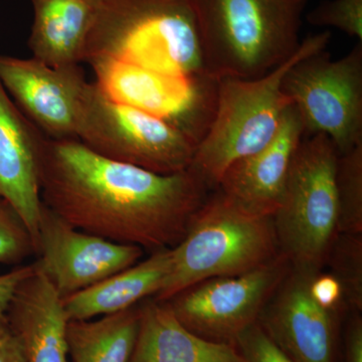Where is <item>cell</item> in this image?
Listing matches in <instances>:
<instances>
[{
  "instance_id": "6da1fadb",
  "label": "cell",
  "mask_w": 362,
  "mask_h": 362,
  "mask_svg": "<svg viewBox=\"0 0 362 362\" xmlns=\"http://www.w3.org/2000/svg\"><path fill=\"white\" fill-rule=\"evenodd\" d=\"M40 188L42 204L74 228L151 252L182 240L209 189L190 169L159 175L47 137Z\"/></svg>"
},
{
  "instance_id": "7a4b0ae2",
  "label": "cell",
  "mask_w": 362,
  "mask_h": 362,
  "mask_svg": "<svg viewBox=\"0 0 362 362\" xmlns=\"http://www.w3.org/2000/svg\"><path fill=\"white\" fill-rule=\"evenodd\" d=\"M308 0H190L207 75L263 77L291 58Z\"/></svg>"
},
{
  "instance_id": "3957f363",
  "label": "cell",
  "mask_w": 362,
  "mask_h": 362,
  "mask_svg": "<svg viewBox=\"0 0 362 362\" xmlns=\"http://www.w3.org/2000/svg\"><path fill=\"white\" fill-rule=\"evenodd\" d=\"M116 61L177 76L204 75L190 0H100L83 63Z\"/></svg>"
},
{
  "instance_id": "277c9868",
  "label": "cell",
  "mask_w": 362,
  "mask_h": 362,
  "mask_svg": "<svg viewBox=\"0 0 362 362\" xmlns=\"http://www.w3.org/2000/svg\"><path fill=\"white\" fill-rule=\"evenodd\" d=\"M330 39V32L309 35L291 58L263 77L218 80L213 122L197 145L188 169L209 188H216L233 163L265 147L292 105L282 90L286 73L300 59L326 49Z\"/></svg>"
},
{
  "instance_id": "5b68a950",
  "label": "cell",
  "mask_w": 362,
  "mask_h": 362,
  "mask_svg": "<svg viewBox=\"0 0 362 362\" xmlns=\"http://www.w3.org/2000/svg\"><path fill=\"white\" fill-rule=\"evenodd\" d=\"M280 255L273 216L247 211L218 189L173 247L170 273L154 299L168 301L202 281L256 270Z\"/></svg>"
},
{
  "instance_id": "8992f818",
  "label": "cell",
  "mask_w": 362,
  "mask_h": 362,
  "mask_svg": "<svg viewBox=\"0 0 362 362\" xmlns=\"http://www.w3.org/2000/svg\"><path fill=\"white\" fill-rule=\"evenodd\" d=\"M338 153L326 136L304 137L273 214L281 254L292 268L323 270L338 235Z\"/></svg>"
},
{
  "instance_id": "52a82bcc",
  "label": "cell",
  "mask_w": 362,
  "mask_h": 362,
  "mask_svg": "<svg viewBox=\"0 0 362 362\" xmlns=\"http://www.w3.org/2000/svg\"><path fill=\"white\" fill-rule=\"evenodd\" d=\"M77 140L99 156L159 175L188 170L197 146L175 126L114 101L88 81L78 101Z\"/></svg>"
},
{
  "instance_id": "ba28073f",
  "label": "cell",
  "mask_w": 362,
  "mask_h": 362,
  "mask_svg": "<svg viewBox=\"0 0 362 362\" xmlns=\"http://www.w3.org/2000/svg\"><path fill=\"white\" fill-rule=\"evenodd\" d=\"M282 90L296 107L305 137L329 138L338 156L362 143V42L346 54L305 57L286 73Z\"/></svg>"
},
{
  "instance_id": "9c48e42d",
  "label": "cell",
  "mask_w": 362,
  "mask_h": 362,
  "mask_svg": "<svg viewBox=\"0 0 362 362\" xmlns=\"http://www.w3.org/2000/svg\"><path fill=\"white\" fill-rule=\"evenodd\" d=\"M89 65L107 96L162 119L197 145L213 122L218 80L211 76L171 75L116 61Z\"/></svg>"
},
{
  "instance_id": "30bf717a",
  "label": "cell",
  "mask_w": 362,
  "mask_h": 362,
  "mask_svg": "<svg viewBox=\"0 0 362 362\" xmlns=\"http://www.w3.org/2000/svg\"><path fill=\"white\" fill-rule=\"evenodd\" d=\"M290 269L288 259L280 255L242 275L202 281L164 302L187 329L209 341L235 347L240 335L258 322Z\"/></svg>"
},
{
  "instance_id": "8fae6325",
  "label": "cell",
  "mask_w": 362,
  "mask_h": 362,
  "mask_svg": "<svg viewBox=\"0 0 362 362\" xmlns=\"http://www.w3.org/2000/svg\"><path fill=\"white\" fill-rule=\"evenodd\" d=\"M143 255L140 247L118 244L74 228L42 204L37 261L32 265L62 299L135 265Z\"/></svg>"
},
{
  "instance_id": "7c38bea8",
  "label": "cell",
  "mask_w": 362,
  "mask_h": 362,
  "mask_svg": "<svg viewBox=\"0 0 362 362\" xmlns=\"http://www.w3.org/2000/svg\"><path fill=\"white\" fill-rule=\"evenodd\" d=\"M316 272L291 267L264 307L258 323L294 361L337 362L341 313L324 305L313 292Z\"/></svg>"
},
{
  "instance_id": "4fadbf2b",
  "label": "cell",
  "mask_w": 362,
  "mask_h": 362,
  "mask_svg": "<svg viewBox=\"0 0 362 362\" xmlns=\"http://www.w3.org/2000/svg\"><path fill=\"white\" fill-rule=\"evenodd\" d=\"M0 80L45 137L77 140L78 101L87 82L80 66L52 68L33 57L0 54Z\"/></svg>"
},
{
  "instance_id": "5bb4252c",
  "label": "cell",
  "mask_w": 362,
  "mask_h": 362,
  "mask_svg": "<svg viewBox=\"0 0 362 362\" xmlns=\"http://www.w3.org/2000/svg\"><path fill=\"white\" fill-rule=\"evenodd\" d=\"M304 137L301 116L296 107L290 105L273 139L256 153L233 163L216 188L247 211L273 216Z\"/></svg>"
},
{
  "instance_id": "9a60e30c",
  "label": "cell",
  "mask_w": 362,
  "mask_h": 362,
  "mask_svg": "<svg viewBox=\"0 0 362 362\" xmlns=\"http://www.w3.org/2000/svg\"><path fill=\"white\" fill-rule=\"evenodd\" d=\"M45 139L0 80V199L25 221L35 249L42 207L40 162Z\"/></svg>"
},
{
  "instance_id": "2e32d148",
  "label": "cell",
  "mask_w": 362,
  "mask_h": 362,
  "mask_svg": "<svg viewBox=\"0 0 362 362\" xmlns=\"http://www.w3.org/2000/svg\"><path fill=\"white\" fill-rule=\"evenodd\" d=\"M6 316L26 362H71L63 299L42 274L33 270L21 281Z\"/></svg>"
},
{
  "instance_id": "e0dca14e",
  "label": "cell",
  "mask_w": 362,
  "mask_h": 362,
  "mask_svg": "<svg viewBox=\"0 0 362 362\" xmlns=\"http://www.w3.org/2000/svg\"><path fill=\"white\" fill-rule=\"evenodd\" d=\"M130 362H246L232 345L209 341L187 329L169 305L139 303V326Z\"/></svg>"
},
{
  "instance_id": "ac0fdd59",
  "label": "cell",
  "mask_w": 362,
  "mask_h": 362,
  "mask_svg": "<svg viewBox=\"0 0 362 362\" xmlns=\"http://www.w3.org/2000/svg\"><path fill=\"white\" fill-rule=\"evenodd\" d=\"M173 266V247L152 252L151 256L98 284L63 300L69 320H89L132 308L156 297Z\"/></svg>"
},
{
  "instance_id": "d6986e66",
  "label": "cell",
  "mask_w": 362,
  "mask_h": 362,
  "mask_svg": "<svg viewBox=\"0 0 362 362\" xmlns=\"http://www.w3.org/2000/svg\"><path fill=\"white\" fill-rule=\"evenodd\" d=\"M33 58L52 68L80 66L100 0H30Z\"/></svg>"
},
{
  "instance_id": "ffe728a7",
  "label": "cell",
  "mask_w": 362,
  "mask_h": 362,
  "mask_svg": "<svg viewBox=\"0 0 362 362\" xmlns=\"http://www.w3.org/2000/svg\"><path fill=\"white\" fill-rule=\"evenodd\" d=\"M139 326V304L89 320H69L71 362H130Z\"/></svg>"
},
{
  "instance_id": "44dd1931",
  "label": "cell",
  "mask_w": 362,
  "mask_h": 362,
  "mask_svg": "<svg viewBox=\"0 0 362 362\" xmlns=\"http://www.w3.org/2000/svg\"><path fill=\"white\" fill-rule=\"evenodd\" d=\"M338 233L362 235V143L338 156Z\"/></svg>"
},
{
  "instance_id": "7402d4cb",
  "label": "cell",
  "mask_w": 362,
  "mask_h": 362,
  "mask_svg": "<svg viewBox=\"0 0 362 362\" xmlns=\"http://www.w3.org/2000/svg\"><path fill=\"white\" fill-rule=\"evenodd\" d=\"M326 265L341 284L349 310L361 313L362 235L338 233Z\"/></svg>"
},
{
  "instance_id": "603a6c76",
  "label": "cell",
  "mask_w": 362,
  "mask_h": 362,
  "mask_svg": "<svg viewBox=\"0 0 362 362\" xmlns=\"http://www.w3.org/2000/svg\"><path fill=\"white\" fill-rule=\"evenodd\" d=\"M35 255L32 233L13 207L0 199V264L20 266Z\"/></svg>"
},
{
  "instance_id": "cb8c5ba5",
  "label": "cell",
  "mask_w": 362,
  "mask_h": 362,
  "mask_svg": "<svg viewBox=\"0 0 362 362\" xmlns=\"http://www.w3.org/2000/svg\"><path fill=\"white\" fill-rule=\"evenodd\" d=\"M306 20L312 25L332 26L362 42V0H324Z\"/></svg>"
},
{
  "instance_id": "d4e9b609",
  "label": "cell",
  "mask_w": 362,
  "mask_h": 362,
  "mask_svg": "<svg viewBox=\"0 0 362 362\" xmlns=\"http://www.w3.org/2000/svg\"><path fill=\"white\" fill-rule=\"evenodd\" d=\"M235 347L246 362H296L271 339L258 322L240 335Z\"/></svg>"
},
{
  "instance_id": "484cf974",
  "label": "cell",
  "mask_w": 362,
  "mask_h": 362,
  "mask_svg": "<svg viewBox=\"0 0 362 362\" xmlns=\"http://www.w3.org/2000/svg\"><path fill=\"white\" fill-rule=\"evenodd\" d=\"M0 362H26L20 340L6 315L0 316Z\"/></svg>"
},
{
  "instance_id": "4316f807",
  "label": "cell",
  "mask_w": 362,
  "mask_h": 362,
  "mask_svg": "<svg viewBox=\"0 0 362 362\" xmlns=\"http://www.w3.org/2000/svg\"><path fill=\"white\" fill-rule=\"evenodd\" d=\"M354 312L347 323L344 337V362H362V318Z\"/></svg>"
},
{
  "instance_id": "83f0119b",
  "label": "cell",
  "mask_w": 362,
  "mask_h": 362,
  "mask_svg": "<svg viewBox=\"0 0 362 362\" xmlns=\"http://www.w3.org/2000/svg\"><path fill=\"white\" fill-rule=\"evenodd\" d=\"M33 271V265L18 266L8 273L0 275V316L6 315L16 288Z\"/></svg>"
}]
</instances>
